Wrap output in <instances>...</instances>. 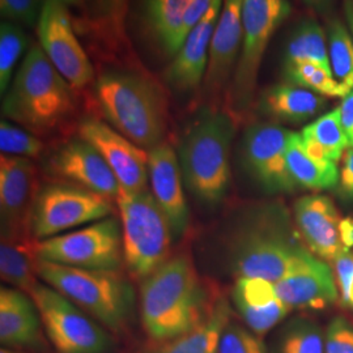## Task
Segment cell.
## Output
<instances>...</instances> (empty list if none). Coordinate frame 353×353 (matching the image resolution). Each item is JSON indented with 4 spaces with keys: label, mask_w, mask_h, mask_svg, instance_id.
<instances>
[{
    "label": "cell",
    "mask_w": 353,
    "mask_h": 353,
    "mask_svg": "<svg viewBox=\"0 0 353 353\" xmlns=\"http://www.w3.org/2000/svg\"><path fill=\"white\" fill-rule=\"evenodd\" d=\"M339 109L341 125L350 141V147H353V90L343 99Z\"/></svg>",
    "instance_id": "cell-43"
},
{
    "label": "cell",
    "mask_w": 353,
    "mask_h": 353,
    "mask_svg": "<svg viewBox=\"0 0 353 353\" xmlns=\"http://www.w3.org/2000/svg\"><path fill=\"white\" fill-rule=\"evenodd\" d=\"M36 166L26 157H0L1 236L30 233L36 202Z\"/></svg>",
    "instance_id": "cell-16"
},
{
    "label": "cell",
    "mask_w": 353,
    "mask_h": 353,
    "mask_svg": "<svg viewBox=\"0 0 353 353\" xmlns=\"http://www.w3.org/2000/svg\"><path fill=\"white\" fill-rule=\"evenodd\" d=\"M42 319L33 299L12 287L0 290V341L13 350H42Z\"/></svg>",
    "instance_id": "cell-23"
},
{
    "label": "cell",
    "mask_w": 353,
    "mask_h": 353,
    "mask_svg": "<svg viewBox=\"0 0 353 353\" xmlns=\"http://www.w3.org/2000/svg\"><path fill=\"white\" fill-rule=\"evenodd\" d=\"M280 203H263L246 210L230 230L228 262L239 278H262L276 283L309 250Z\"/></svg>",
    "instance_id": "cell-2"
},
{
    "label": "cell",
    "mask_w": 353,
    "mask_h": 353,
    "mask_svg": "<svg viewBox=\"0 0 353 353\" xmlns=\"http://www.w3.org/2000/svg\"><path fill=\"white\" fill-rule=\"evenodd\" d=\"M37 32L42 50L74 90H83L93 84V64L76 37L65 7L55 0H45Z\"/></svg>",
    "instance_id": "cell-13"
},
{
    "label": "cell",
    "mask_w": 353,
    "mask_h": 353,
    "mask_svg": "<svg viewBox=\"0 0 353 353\" xmlns=\"http://www.w3.org/2000/svg\"><path fill=\"white\" fill-rule=\"evenodd\" d=\"M294 223L310 250L325 261H335L344 246L341 219L334 202L325 195H306L294 203Z\"/></svg>",
    "instance_id": "cell-22"
},
{
    "label": "cell",
    "mask_w": 353,
    "mask_h": 353,
    "mask_svg": "<svg viewBox=\"0 0 353 353\" xmlns=\"http://www.w3.org/2000/svg\"><path fill=\"white\" fill-rule=\"evenodd\" d=\"M328 58L335 79L351 93L353 90V37L347 26L338 17L326 24Z\"/></svg>",
    "instance_id": "cell-32"
},
{
    "label": "cell",
    "mask_w": 353,
    "mask_h": 353,
    "mask_svg": "<svg viewBox=\"0 0 353 353\" xmlns=\"http://www.w3.org/2000/svg\"><path fill=\"white\" fill-rule=\"evenodd\" d=\"M274 353H325V334L309 319H293L280 330Z\"/></svg>",
    "instance_id": "cell-33"
},
{
    "label": "cell",
    "mask_w": 353,
    "mask_h": 353,
    "mask_svg": "<svg viewBox=\"0 0 353 353\" xmlns=\"http://www.w3.org/2000/svg\"><path fill=\"white\" fill-rule=\"evenodd\" d=\"M293 131L276 123H254L243 134L241 151L245 169L268 194L292 192L296 183L287 165V147Z\"/></svg>",
    "instance_id": "cell-14"
},
{
    "label": "cell",
    "mask_w": 353,
    "mask_h": 353,
    "mask_svg": "<svg viewBox=\"0 0 353 353\" xmlns=\"http://www.w3.org/2000/svg\"><path fill=\"white\" fill-rule=\"evenodd\" d=\"M38 259L57 265L119 271L123 263L122 227L114 217H106L63 234L37 241Z\"/></svg>",
    "instance_id": "cell-9"
},
{
    "label": "cell",
    "mask_w": 353,
    "mask_h": 353,
    "mask_svg": "<svg viewBox=\"0 0 353 353\" xmlns=\"http://www.w3.org/2000/svg\"><path fill=\"white\" fill-rule=\"evenodd\" d=\"M232 294L245 325L259 336L278 326L290 313L275 284L265 279L239 278Z\"/></svg>",
    "instance_id": "cell-24"
},
{
    "label": "cell",
    "mask_w": 353,
    "mask_h": 353,
    "mask_svg": "<svg viewBox=\"0 0 353 353\" xmlns=\"http://www.w3.org/2000/svg\"><path fill=\"white\" fill-rule=\"evenodd\" d=\"M232 319V310L225 299H219L214 312L199 326L178 336L151 353H217L221 335Z\"/></svg>",
    "instance_id": "cell-29"
},
{
    "label": "cell",
    "mask_w": 353,
    "mask_h": 353,
    "mask_svg": "<svg viewBox=\"0 0 353 353\" xmlns=\"http://www.w3.org/2000/svg\"><path fill=\"white\" fill-rule=\"evenodd\" d=\"M0 353H24L20 350H13V348H7V347H1Z\"/></svg>",
    "instance_id": "cell-48"
},
{
    "label": "cell",
    "mask_w": 353,
    "mask_h": 353,
    "mask_svg": "<svg viewBox=\"0 0 353 353\" xmlns=\"http://www.w3.org/2000/svg\"><path fill=\"white\" fill-rule=\"evenodd\" d=\"M288 84L313 90L321 96L344 99L348 90L335 79L332 71L318 64L303 63L283 70Z\"/></svg>",
    "instance_id": "cell-34"
},
{
    "label": "cell",
    "mask_w": 353,
    "mask_h": 353,
    "mask_svg": "<svg viewBox=\"0 0 353 353\" xmlns=\"http://www.w3.org/2000/svg\"><path fill=\"white\" fill-rule=\"evenodd\" d=\"M274 284L279 297L290 310H321L335 303L339 296L331 268L312 252Z\"/></svg>",
    "instance_id": "cell-20"
},
{
    "label": "cell",
    "mask_w": 353,
    "mask_h": 353,
    "mask_svg": "<svg viewBox=\"0 0 353 353\" xmlns=\"http://www.w3.org/2000/svg\"><path fill=\"white\" fill-rule=\"evenodd\" d=\"M49 168L70 183L97 192L115 202L121 186L100 152L81 138L70 140L52 153Z\"/></svg>",
    "instance_id": "cell-17"
},
{
    "label": "cell",
    "mask_w": 353,
    "mask_h": 353,
    "mask_svg": "<svg viewBox=\"0 0 353 353\" xmlns=\"http://www.w3.org/2000/svg\"><path fill=\"white\" fill-rule=\"evenodd\" d=\"M42 283L59 292L115 334L128 326L135 305L132 285L118 271L84 270L38 261Z\"/></svg>",
    "instance_id": "cell-6"
},
{
    "label": "cell",
    "mask_w": 353,
    "mask_h": 353,
    "mask_svg": "<svg viewBox=\"0 0 353 353\" xmlns=\"http://www.w3.org/2000/svg\"><path fill=\"white\" fill-rule=\"evenodd\" d=\"M217 353H268V351L262 336L230 319L221 335Z\"/></svg>",
    "instance_id": "cell-37"
},
{
    "label": "cell",
    "mask_w": 353,
    "mask_h": 353,
    "mask_svg": "<svg viewBox=\"0 0 353 353\" xmlns=\"http://www.w3.org/2000/svg\"><path fill=\"white\" fill-rule=\"evenodd\" d=\"M79 138L88 141L100 152L121 190H147L150 182L148 151L97 118H87L80 122Z\"/></svg>",
    "instance_id": "cell-15"
},
{
    "label": "cell",
    "mask_w": 353,
    "mask_h": 353,
    "mask_svg": "<svg viewBox=\"0 0 353 353\" xmlns=\"http://www.w3.org/2000/svg\"><path fill=\"white\" fill-rule=\"evenodd\" d=\"M287 165L296 186L309 190L336 188L339 182L338 164L322 161L303 148L300 132H292L287 147Z\"/></svg>",
    "instance_id": "cell-28"
},
{
    "label": "cell",
    "mask_w": 353,
    "mask_h": 353,
    "mask_svg": "<svg viewBox=\"0 0 353 353\" xmlns=\"http://www.w3.org/2000/svg\"><path fill=\"white\" fill-rule=\"evenodd\" d=\"M234 131L230 112L207 108L179 141L178 160L185 186L204 205H217L227 195Z\"/></svg>",
    "instance_id": "cell-5"
},
{
    "label": "cell",
    "mask_w": 353,
    "mask_h": 353,
    "mask_svg": "<svg viewBox=\"0 0 353 353\" xmlns=\"http://www.w3.org/2000/svg\"><path fill=\"white\" fill-rule=\"evenodd\" d=\"M325 353H353V325L336 316L325 332Z\"/></svg>",
    "instance_id": "cell-39"
},
{
    "label": "cell",
    "mask_w": 353,
    "mask_h": 353,
    "mask_svg": "<svg viewBox=\"0 0 353 353\" xmlns=\"http://www.w3.org/2000/svg\"><path fill=\"white\" fill-rule=\"evenodd\" d=\"M290 12L285 0H243L240 57L228 88L230 113L250 108L265 49Z\"/></svg>",
    "instance_id": "cell-8"
},
{
    "label": "cell",
    "mask_w": 353,
    "mask_h": 353,
    "mask_svg": "<svg viewBox=\"0 0 353 353\" xmlns=\"http://www.w3.org/2000/svg\"><path fill=\"white\" fill-rule=\"evenodd\" d=\"M341 237L344 249H352L353 248V219L345 217L341 221Z\"/></svg>",
    "instance_id": "cell-44"
},
{
    "label": "cell",
    "mask_w": 353,
    "mask_h": 353,
    "mask_svg": "<svg viewBox=\"0 0 353 353\" xmlns=\"http://www.w3.org/2000/svg\"><path fill=\"white\" fill-rule=\"evenodd\" d=\"M327 105L325 96L293 84H278L261 96V110L274 121L303 123L316 117Z\"/></svg>",
    "instance_id": "cell-25"
},
{
    "label": "cell",
    "mask_w": 353,
    "mask_h": 353,
    "mask_svg": "<svg viewBox=\"0 0 353 353\" xmlns=\"http://www.w3.org/2000/svg\"><path fill=\"white\" fill-rule=\"evenodd\" d=\"M45 0H0V13L7 21L33 26L39 20Z\"/></svg>",
    "instance_id": "cell-38"
},
{
    "label": "cell",
    "mask_w": 353,
    "mask_h": 353,
    "mask_svg": "<svg viewBox=\"0 0 353 353\" xmlns=\"http://www.w3.org/2000/svg\"><path fill=\"white\" fill-rule=\"evenodd\" d=\"M93 99L106 122L137 145L150 151L164 143L169 100L147 68H101Z\"/></svg>",
    "instance_id": "cell-3"
},
{
    "label": "cell",
    "mask_w": 353,
    "mask_h": 353,
    "mask_svg": "<svg viewBox=\"0 0 353 353\" xmlns=\"http://www.w3.org/2000/svg\"><path fill=\"white\" fill-rule=\"evenodd\" d=\"M119 210L123 263L135 280H145L170 258L173 230L148 190H121Z\"/></svg>",
    "instance_id": "cell-7"
},
{
    "label": "cell",
    "mask_w": 353,
    "mask_h": 353,
    "mask_svg": "<svg viewBox=\"0 0 353 353\" xmlns=\"http://www.w3.org/2000/svg\"><path fill=\"white\" fill-rule=\"evenodd\" d=\"M26 32L11 21L0 26V92L7 93L12 79L13 68L28 46Z\"/></svg>",
    "instance_id": "cell-35"
},
{
    "label": "cell",
    "mask_w": 353,
    "mask_h": 353,
    "mask_svg": "<svg viewBox=\"0 0 353 353\" xmlns=\"http://www.w3.org/2000/svg\"><path fill=\"white\" fill-rule=\"evenodd\" d=\"M334 265L338 287L341 290V301L344 306H350L353 287V252L350 249H343V252L334 261Z\"/></svg>",
    "instance_id": "cell-40"
},
{
    "label": "cell",
    "mask_w": 353,
    "mask_h": 353,
    "mask_svg": "<svg viewBox=\"0 0 353 353\" xmlns=\"http://www.w3.org/2000/svg\"><path fill=\"white\" fill-rule=\"evenodd\" d=\"M214 1V0H192L191 1L188 11L185 13L183 30L186 37L189 36L190 32L202 21L203 17L205 16V13L208 12Z\"/></svg>",
    "instance_id": "cell-42"
},
{
    "label": "cell",
    "mask_w": 353,
    "mask_h": 353,
    "mask_svg": "<svg viewBox=\"0 0 353 353\" xmlns=\"http://www.w3.org/2000/svg\"><path fill=\"white\" fill-rule=\"evenodd\" d=\"M221 6L223 0H214L202 21L190 32L183 46L165 72L168 85L178 93H192L202 85L208 63L207 55L214 26L221 14Z\"/></svg>",
    "instance_id": "cell-21"
},
{
    "label": "cell",
    "mask_w": 353,
    "mask_h": 353,
    "mask_svg": "<svg viewBox=\"0 0 353 353\" xmlns=\"http://www.w3.org/2000/svg\"><path fill=\"white\" fill-rule=\"evenodd\" d=\"M219 301L189 254L170 256L140 288V314L152 341L166 343L204 322Z\"/></svg>",
    "instance_id": "cell-1"
},
{
    "label": "cell",
    "mask_w": 353,
    "mask_h": 353,
    "mask_svg": "<svg viewBox=\"0 0 353 353\" xmlns=\"http://www.w3.org/2000/svg\"><path fill=\"white\" fill-rule=\"evenodd\" d=\"M300 135L306 152L322 161L338 164L350 147V141L341 125L339 108L323 114L314 122L303 127Z\"/></svg>",
    "instance_id": "cell-30"
},
{
    "label": "cell",
    "mask_w": 353,
    "mask_h": 353,
    "mask_svg": "<svg viewBox=\"0 0 353 353\" xmlns=\"http://www.w3.org/2000/svg\"><path fill=\"white\" fill-rule=\"evenodd\" d=\"M350 306H352L353 307V287L352 290H351V299H350Z\"/></svg>",
    "instance_id": "cell-49"
},
{
    "label": "cell",
    "mask_w": 353,
    "mask_h": 353,
    "mask_svg": "<svg viewBox=\"0 0 353 353\" xmlns=\"http://www.w3.org/2000/svg\"><path fill=\"white\" fill-rule=\"evenodd\" d=\"M55 1H58L59 4H62L65 8L72 7V8H77V10H79V8L81 7V4H83V0H55Z\"/></svg>",
    "instance_id": "cell-46"
},
{
    "label": "cell",
    "mask_w": 353,
    "mask_h": 353,
    "mask_svg": "<svg viewBox=\"0 0 353 353\" xmlns=\"http://www.w3.org/2000/svg\"><path fill=\"white\" fill-rule=\"evenodd\" d=\"M192 0H145L144 19L153 39L169 57H176L186 41L185 13Z\"/></svg>",
    "instance_id": "cell-27"
},
{
    "label": "cell",
    "mask_w": 353,
    "mask_h": 353,
    "mask_svg": "<svg viewBox=\"0 0 353 353\" xmlns=\"http://www.w3.org/2000/svg\"><path fill=\"white\" fill-rule=\"evenodd\" d=\"M112 199L74 183L39 190L30 219L32 239L46 240L113 216Z\"/></svg>",
    "instance_id": "cell-10"
},
{
    "label": "cell",
    "mask_w": 353,
    "mask_h": 353,
    "mask_svg": "<svg viewBox=\"0 0 353 353\" xmlns=\"http://www.w3.org/2000/svg\"><path fill=\"white\" fill-rule=\"evenodd\" d=\"M75 105L74 88L34 45L3 99L1 114L34 135L46 137L63 126Z\"/></svg>",
    "instance_id": "cell-4"
},
{
    "label": "cell",
    "mask_w": 353,
    "mask_h": 353,
    "mask_svg": "<svg viewBox=\"0 0 353 353\" xmlns=\"http://www.w3.org/2000/svg\"><path fill=\"white\" fill-rule=\"evenodd\" d=\"M128 10L130 0H83L72 26L85 39L97 68H145L127 34Z\"/></svg>",
    "instance_id": "cell-11"
},
{
    "label": "cell",
    "mask_w": 353,
    "mask_h": 353,
    "mask_svg": "<svg viewBox=\"0 0 353 353\" xmlns=\"http://www.w3.org/2000/svg\"><path fill=\"white\" fill-rule=\"evenodd\" d=\"M303 63L318 64L331 71L326 29L313 19H305L296 26L284 49L283 70Z\"/></svg>",
    "instance_id": "cell-31"
},
{
    "label": "cell",
    "mask_w": 353,
    "mask_h": 353,
    "mask_svg": "<svg viewBox=\"0 0 353 353\" xmlns=\"http://www.w3.org/2000/svg\"><path fill=\"white\" fill-rule=\"evenodd\" d=\"M336 192L343 201L353 202V147L344 152Z\"/></svg>",
    "instance_id": "cell-41"
},
{
    "label": "cell",
    "mask_w": 353,
    "mask_h": 353,
    "mask_svg": "<svg viewBox=\"0 0 353 353\" xmlns=\"http://www.w3.org/2000/svg\"><path fill=\"white\" fill-rule=\"evenodd\" d=\"M148 174L152 196L168 217L173 234L182 236L189 227V205L178 153L169 143L148 151Z\"/></svg>",
    "instance_id": "cell-19"
},
{
    "label": "cell",
    "mask_w": 353,
    "mask_h": 353,
    "mask_svg": "<svg viewBox=\"0 0 353 353\" xmlns=\"http://www.w3.org/2000/svg\"><path fill=\"white\" fill-rule=\"evenodd\" d=\"M344 6V16L347 21V28L351 32L353 37V0H343Z\"/></svg>",
    "instance_id": "cell-45"
},
{
    "label": "cell",
    "mask_w": 353,
    "mask_h": 353,
    "mask_svg": "<svg viewBox=\"0 0 353 353\" xmlns=\"http://www.w3.org/2000/svg\"><path fill=\"white\" fill-rule=\"evenodd\" d=\"M37 305L43 330L58 353H110L109 331L63 294L39 283L29 294Z\"/></svg>",
    "instance_id": "cell-12"
},
{
    "label": "cell",
    "mask_w": 353,
    "mask_h": 353,
    "mask_svg": "<svg viewBox=\"0 0 353 353\" xmlns=\"http://www.w3.org/2000/svg\"><path fill=\"white\" fill-rule=\"evenodd\" d=\"M305 1H306L309 6H312V7H316V8L322 10V8H325V7L327 6L330 0H305Z\"/></svg>",
    "instance_id": "cell-47"
},
{
    "label": "cell",
    "mask_w": 353,
    "mask_h": 353,
    "mask_svg": "<svg viewBox=\"0 0 353 353\" xmlns=\"http://www.w3.org/2000/svg\"><path fill=\"white\" fill-rule=\"evenodd\" d=\"M0 150L1 154L38 159L46 147L33 132L13 126L12 123L3 119L0 123Z\"/></svg>",
    "instance_id": "cell-36"
},
{
    "label": "cell",
    "mask_w": 353,
    "mask_h": 353,
    "mask_svg": "<svg viewBox=\"0 0 353 353\" xmlns=\"http://www.w3.org/2000/svg\"><path fill=\"white\" fill-rule=\"evenodd\" d=\"M28 234L1 236L0 276L8 287L30 294L41 281H38L37 241L30 240Z\"/></svg>",
    "instance_id": "cell-26"
},
{
    "label": "cell",
    "mask_w": 353,
    "mask_h": 353,
    "mask_svg": "<svg viewBox=\"0 0 353 353\" xmlns=\"http://www.w3.org/2000/svg\"><path fill=\"white\" fill-rule=\"evenodd\" d=\"M243 0H225L210 45L204 93L216 100L230 85L242 45Z\"/></svg>",
    "instance_id": "cell-18"
}]
</instances>
